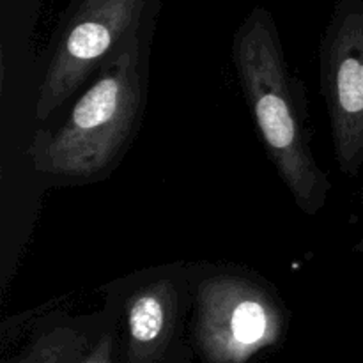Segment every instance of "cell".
<instances>
[{
	"label": "cell",
	"mask_w": 363,
	"mask_h": 363,
	"mask_svg": "<svg viewBox=\"0 0 363 363\" xmlns=\"http://www.w3.org/2000/svg\"><path fill=\"white\" fill-rule=\"evenodd\" d=\"M85 340L71 328H55L39 337L16 363H74Z\"/></svg>",
	"instance_id": "7"
},
{
	"label": "cell",
	"mask_w": 363,
	"mask_h": 363,
	"mask_svg": "<svg viewBox=\"0 0 363 363\" xmlns=\"http://www.w3.org/2000/svg\"><path fill=\"white\" fill-rule=\"evenodd\" d=\"M142 0H84L57 41L39 87L35 117L45 121L135 32Z\"/></svg>",
	"instance_id": "4"
},
{
	"label": "cell",
	"mask_w": 363,
	"mask_h": 363,
	"mask_svg": "<svg viewBox=\"0 0 363 363\" xmlns=\"http://www.w3.org/2000/svg\"><path fill=\"white\" fill-rule=\"evenodd\" d=\"M195 330L208 363H247L279 342L284 312L261 284L218 275L199 289Z\"/></svg>",
	"instance_id": "3"
},
{
	"label": "cell",
	"mask_w": 363,
	"mask_h": 363,
	"mask_svg": "<svg viewBox=\"0 0 363 363\" xmlns=\"http://www.w3.org/2000/svg\"><path fill=\"white\" fill-rule=\"evenodd\" d=\"M177 315V291L169 279L152 280L130 298L126 307L130 357L133 363H151L172 335Z\"/></svg>",
	"instance_id": "6"
},
{
	"label": "cell",
	"mask_w": 363,
	"mask_h": 363,
	"mask_svg": "<svg viewBox=\"0 0 363 363\" xmlns=\"http://www.w3.org/2000/svg\"><path fill=\"white\" fill-rule=\"evenodd\" d=\"M233 57L245 98L280 179L305 215H318L328 201L332 183L308 145L296 85L268 14L255 11L241 25L234 38Z\"/></svg>",
	"instance_id": "1"
},
{
	"label": "cell",
	"mask_w": 363,
	"mask_h": 363,
	"mask_svg": "<svg viewBox=\"0 0 363 363\" xmlns=\"http://www.w3.org/2000/svg\"><path fill=\"white\" fill-rule=\"evenodd\" d=\"M137 30L123 39L101 73L55 131L35 133L28 156L35 170L67 183H91L110 172L140 117L142 80Z\"/></svg>",
	"instance_id": "2"
},
{
	"label": "cell",
	"mask_w": 363,
	"mask_h": 363,
	"mask_svg": "<svg viewBox=\"0 0 363 363\" xmlns=\"http://www.w3.org/2000/svg\"><path fill=\"white\" fill-rule=\"evenodd\" d=\"M319 60L337 163L357 176L363 167V11L335 14Z\"/></svg>",
	"instance_id": "5"
},
{
	"label": "cell",
	"mask_w": 363,
	"mask_h": 363,
	"mask_svg": "<svg viewBox=\"0 0 363 363\" xmlns=\"http://www.w3.org/2000/svg\"><path fill=\"white\" fill-rule=\"evenodd\" d=\"M78 363H112V337L105 335Z\"/></svg>",
	"instance_id": "8"
}]
</instances>
